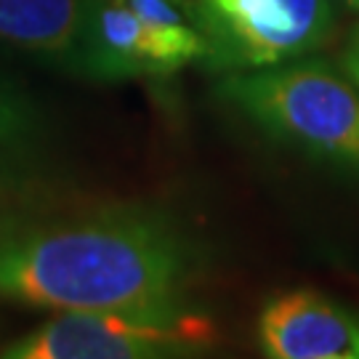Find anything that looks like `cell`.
I'll list each match as a JSON object with an SVG mask.
<instances>
[{
  "mask_svg": "<svg viewBox=\"0 0 359 359\" xmlns=\"http://www.w3.org/2000/svg\"><path fill=\"white\" fill-rule=\"evenodd\" d=\"M200 269L197 240L152 205L0 216V301L19 306L176 317Z\"/></svg>",
  "mask_w": 359,
  "mask_h": 359,
  "instance_id": "cell-1",
  "label": "cell"
},
{
  "mask_svg": "<svg viewBox=\"0 0 359 359\" xmlns=\"http://www.w3.org/2000/svg\"><path fill=\"white\" fill-rule=\"evenodd\" d=\"M216 93L271 142L359 179V86L341 65L311 53L226 72Z\"/></svg>",
  "mask_w": 359,
  "mask_h": 359,
  "instance_id": "cell-2",
  "label": "cell"
},
{
  "mask_svg": "<svg viewBox=\"0 0 359 359\" xmlns=\"http://www.w3.org/2000/svg\"><path fill=\"white\" fill-rule=\"evenodd\" d=\"M205 59L187 0H90L69 75L93 83L170 77Z\"/></svg>",
  "mask_w": 359,
  "mask_h": 359,
  "instance_id": "cell-3",
  "label": "cell"
},
{
  "mask_svg": "<svg viewBox=\"0 0 359 359\" xmlns=\"http://www.w3.org/2000/svg\"><path fill=\"white\" fill-rule=\"evenodd\" d=\"M189 11L218 75L311 56L338 25V0H189Z\"/></svg>",
  "mask_w": 359,
  "mask_h": 359,
  "instance_id": "cell-4",
  "label": "cell"
},
{
  "mask_svg": "<svg viewBox=\"0 0 359 359\" xmlns=\"http://www.w3.org/2000/svg\"><path fill=\"white\" fill-rule=\"evenodd\" d=\"M216 344L197 311L147 317L120 311H56L29 333L0 346L3 359H173Z\"/></svg>",
  "mask_w": 359,
  "mask_h": 359,
  "instance_id": "cell-5",
  "label": "cell"
},
{
  "mask_svg": "<svg viewBox=\"0 0 359 359\" xmlns=\"http://www.w3.org/2000/svg\"><path fill=\"white\" fill-rule=\"evenodd\" d=\"M256 341L269 359H359V314L317 290H285L261 306Z\"/></svg>",
  "mask_w": 359,
  "mask_h": 359,
  "instance_id": "cell-6",
  "label": "cell"
},
{
  "mask_svg": "<svg viewBox=\"0 0 359 359\" xmlns=\"http://www.w3.org/2000/svg\"><path fill=\"white\" fill-rule=\"evenodd\" d=\"M88 8L90 0H0V46L69 72Z\"/></svg>",
  "mask_w": 359,
  "mask_h": 359,
  "instance_id": "cell-7",
  "label": "cell"
},
{
  "mask_svg": "<svg viewBox=\"0 0 359 359\" xmlns=\"http://www.w3.org/2000/svg\"><path fill=\"white\" fill-rule=\"evenodd\" d=\"M48 115L16 80L0 75V176L25 179L48 147Z\"/></svg>",
  "mask_w": 359,
  "mask_h": 359,
  "instance_id": "cell-8",
  "label": "cell"
},
{
  "mask_svg": "<svg viewBox=\"0 0 359 359\" xmlns=\"http://www.w3.org/2000/svg\"><path fill=\"white\" fill-rule=\"evenodd\" d=\"M341 67L354 77V83L359 86V32L348 40L346 51H344V56H341Z\"/></svg>",
  "mask_w": 359,
  "mask_h": 359,
  "instance_id": "cell-9",
  "label": "cell"
},
{
  "mask_svg": "<svg viewBox=\"0 0 359 359\" xmlns=\"http://www.w3.org/2000/svg\"><path fill=\"white\" fill-rule=\"evenodd\" d=\"M13 181H16V179H8V176H0V216L11 213V210H16V205H19V200H13V197H16V189H13Z\"/></svg>",
  "mask_w": 359,
  "mask_h": 359,
  "instance_id": "cell-10",
  "label": "cell"
},
{
  "mask_svg": "<svg viewBox=\"0 0 359 359\" xmlns=\"http://www.w3.org/2000/svg\"><path fill=\"white\" fill-rule=\"evenodd\" d=\"M346 8H351V11H357L359 13V0H341Z\"/></svg>",
  "mask_w": 359,
  "mask_h": 359,
  "instance_id": "cell-11",
  "label": "cell"
},
{
  "mask_svg": "<svg viewBox=\"0 0 359 359\" xmlns=\"http://www.w3.org/2000/svg\"><path fill=\"white\" fill-rule=\"evenodd\" d=\"M187 3H189V0H187Z\"/></svg>",
  "mask_w": 359,
  "mask_h": 359,
  "instance_id": "cell-12",
  "label": "cell"
}]
</instances>
